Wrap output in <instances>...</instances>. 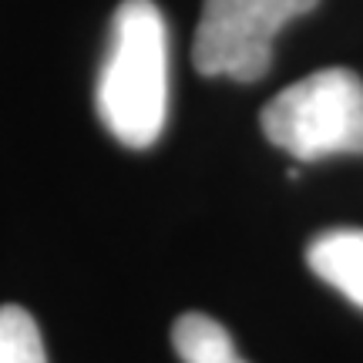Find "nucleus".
Listing matches in <instances>:
<instances>
[{"label":"nucleus","mask_w":363,"mask_h":363,"mask_svg":"<svg viewBox=\"0 0 363 363\" xmlns=\"http://www.w3.org/2000/svg\"><path fill=\"white\" fill-rule=\"evenodd\" d=\"M169 111V27L152 0H121L111 13L98 74V115L125 148L158 142Z\"/></svg>","instance_id":"1"},{"label":"nucleus","mask_w":363,"mask_h":363,"mask_svg":"<svg viewBox=\"0 0 363 363\" xmlns=\"http://www.w3.org/2000/svg\"><path fill=\"white\" fill-rule=\"evenodd\" d=\"M262 131L299 162L363 155V81L350 67H323L283 88L262 108Z\"/></svg>","instance_id":"2"},{"label":"nucleus","mask_w":363,"mask_h":363,"mask_svg":"<svg viewBox=\"0 0 363 363\" xmlns=\"http://www.w3.org/2000/svg\"><path fill=\"white\" fill-rule=\"evenodd\" d=\"M320 0H206L192 65L206 78L259 81L272 67V38Z\"/></svg>","instance_id":"3"},{"label":"nucleus","mask_w":363,"mask_h":363,"mask_svg":"<svg viewBox=\"0 0 363 363\" xmlns=\"http://www.w3.org/2000/svg\"><path fill=\"white\" fill-rule=\"evenodd\" d=\"M310 269L363 310V229H326L306 246Z\"/></svg>","instance_id":"4"},{"label":"nucleus","mask_w":363,"mask_h":363,"mask_svg":"<svg viewBox=\"0 0 363 363\" xmlns=\"http://www.w3.org/2000/svg\"><path fill=\"white\" fill-rule=\"evenodd\" d=\"M172 343L182 363H246L235 353L229 330L206 313H185L172 326Z\"/></svg>","instance_id":"5"},{"label":"nucleus","mask_w":363,"mask_h":363,"mask_svg":"<svg viewBox=\"0 0 363 363\" xmlns=\"http://www.w3.org/2000/svg\"><path fill=\"white\" fill-rule=\"evenodd\" d=\"M0 363H48L40 330L24 306H0Z\"/></svg>","instance_id":"6"}]
</instances>
